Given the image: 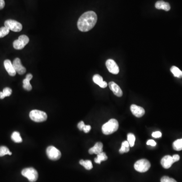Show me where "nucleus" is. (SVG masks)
Returning a JSON list of instances; mask_svg holds the SVG:
<instances>
[{
	"mask_svg": "<svg viewBox=\"0 0 182 182\" xmlns=\"http://www.w3.org/2000/svg\"><path fill=\"white\" fill-rule=\"evenodd\" d=\"M130 111L136 117H141L144 115L145 111L143 108L135 104H132L130 106Z\"/></svg>",
	"mask_w": 182,
	"mask_h": 182,
	"instance_id": "9b49d317",
	"label": "nucleus"
},
{
	"mask_svg": "<svg viewBox=\"0 0 182 182\" xmlns=\"http://www.w3.org/2000/svg\"><path fill=\"white\" fill-rule=\"evenodd\" d=\"M151 164L148 160L142 159L136 161L134 165V168L140 173H145L149 170Z\"/></svg>",
	"mask_w": 182,
	"mask_h": 182,
	"instance_id": "39448f33",
	"label": "nucleus"
},
{
	"mask_svg": "<svg viewBox=\"0 0 182 182\" xmlns=\"http://www.w3.org/2000/svg\"><path fill=\"white\" fill-rule=\"evenodd\" d=\"M13 65L16 72L19 75H23L26 72V68L22 65V61L18 58L15 59L13 62Z\"/></svg>",
	"mask_w": 182,
	"mask_h": 182,
	"instance_id": "9d476101",
	"label": "nucleus"
},
{
	"mask_svg": "<svg viewBox=\"0 0 182 182\" xmlns=\"http://www.w3.org/2000/svg\"><path fill=\"white\" fill-rule=\"evenodd\" d=\"M103 147V145L102 143L97 142L94 147L89 150V152L90 154H95L98 155L99 153L102 152Z\"/></svg>",
	"mask_w": 182,
	"mask_h": 182,
	"instance_id": "2eb2a0df",
	"label": "nucleus"
},
{
	"mask_svg": "<svg viewBox=\"0 0 182 182\" xmlns=\"http://www.w3.org/2000/svg\"><path fill=\"white\" fill-rule=\"evenodd\" d=\"M10 30L6 27H1L0 28V38L5 37L9 33Z\"/></svg>",
	"mask_w": 182,
	"mask_h": 182,
	"instance_id": "cd10ccee",
	"label": "nucleus"
},
{
	"mask_svg": "<svg viewBox=\"0 0 182 182\" xmlns=\"http://www.w3.org/2000/svg\"><path fill=\"white\" fill-rule=\"evenodd\" d=\"M5 1L4 0H0V10L2 9L5 7Z\"/></svg>",
	"mask_w": 182,
	"mask_h": 182,
	"instance_id": "f704fd0d",
	"label": "nucleus"
},
{
	"mask_svg": "<svg viewBox=\"0 0 182 182\" xmlns=\"http://www.w3.org/2000/svg\"><path fill=\"white\" fill-rule=\"evenodd\" d=\"M107 159V156L106 155V153L102 152L97 155V157L95 158V162H96V164H100L102 161L106 160Z\"/></svg>",
	"mask_w": 182,
	"mask_h": 182,
	"instance_id": "6ab92c4d",
	"label": "nucleus"
},
{
	"mask_svg": "<svg viewBox=\"0 0 182 182\" xmlns=\"http://www.w3.org/2000/svg\"><path fill=\"white\" fill-rule=\"evenodd\" d=\"M170 71L175 77L181 78L182 77V71L175 66H173L170 68Z\"/></svg>",
	"mask_w": 182,
	"mask_h": 182,
	"instance_id": "4be33fe9",
	"label": "nucleus"
},
{
	"mask_svg": "<svg viewBox=\"0 0 182 182\" xmlns=\"http://www.w3.org/2000/svg\"><path fill=\"white\" fill-rule=\"evenodd\" d=\"M80 164L84 168H85L87 170H90L93 168V165H92V161L89 160H81L80 161Z\"/></svg>",
	"mask_w": 182,
	"mask_h": 182,
	"instance_id": "412c9836",
	"label": "nucleus"
},
{
	"mask_svg": "<svg viewBox=\"0 0 182 182\" xmlns=\"http://www.w3.org/2000/svg\"><path fill=\"white\" fill-rule=\"evenodd\" d=\"M93 81L102 88H105L107 86V84L106 81H104L103 77L99 75H95L93 77Z\"/></svg>",
	"mask_w": 182,
	"mask_h": 182,
	"instance_id": "dca6fc26",
	"label": "nucleus"
},
{
	"mask_svg": "<svg viewBox=\"0 0 182 182\" xmlns=\"http://www.w3.org/2000/svg\"><path fill=\"white\" fill-rule=\"evenodd\" d=\"M130 144L128 141H124L121 144V148L119 150V152L121 154L124 153H127L130 151Z\"/></svg>",
	"mask_w": 182,
	"mask_h": 182,
	"instance_id": "aec40b11",
	"label": "nucleus"
},
{
	"mask_svg": "<svg viewBox=\"0 0 182 182\" xmlns=\"http://www.w3.org/2000/svg\"><path fill=\"white\" fill-rule=\"evenodd\" d=\"M174 163L173 157L170 155L165 156L161 160V165L165 169L170 168Z\"/></svg>",
	"mask_w": 182,
	"mask_h": 182,
	"instance_id": "f8f14e48",
	"label": "nucleus"
},
{
	"mask_svg": "<svg viewBox=\"0 0 182 182\" xmlns=\"http://www.w3.org/2000/svg\"><path fill=\"white\" fill-rule=\"evenodd\" d=\"M173 157V160H174V162H175L178 161L180 159V156L178 154H175V155H174L172 156Z\"/></svg>",
	"mask_w": 182,
	"mask_h": 182,
	"instance_id": "72a5a7b5",
	"label": "nucleus"
},
{
	"mask_svg": "<svg viewBox=\"0 0 182 182\" xmlns=\"http://www.w3.org/2000/svg\"><path fill=\"white\" fill-rule=\"evenodd\" d=\"M4 64L6 70L10 76H14L16 75V71L14 68L13 63H12L10 60H8V59L5 60Z\"/></svg>",
	"mask_w": 182,
	"mask_h": 182,
	"instance_id": "ddd939ff",
	"label": "nucleus"
},
{
	"mask_svg": "<svg viewBox=\"0 0 182 182\" xmlns=\"http://www.w3.org/2000/svg\"><path fill=\"white\" fill-rule=\"evenodd\" d=\"M31 120L37 122H43L47 119V115L45 112L39 110H33L29 113Z\"/></svg>",
	"mask_w": 182,
	"mask_h": 182,
	"instance_id": "7ed1b4c3",
	"label": "nucleus"
},
{
	"mask_svg": "<svg viewBox=\"0 0 182 182\" xmlns=\"http://www.w3.org/2000/svg\"><path fill=\"white\" fill-rule=\"evenodd\" d=\"M46 153L48 158L52 160H59L61 156V152L53 146H50L47 148Z\"/></svg>",
	"mask_w": 182,
	"mask_h": 182,
	"instance_id": "423d86ee",
	"label": "nucleus"
},
{
	"mask_svg": "<svg viewBox=\"0 0 182 182\" xmlns=\"http://www.w3.org/2000/svg\"><path fill=\"white\" fill-rule=\"evenodd\" d=\"M118 122L116 119H111L102 127V131L106 135H111L117 131L118 129Z\"/></svg>",
	"mask_w": 182,
	"mask_h": 182,
	"instance_id": "f03ea898",
	"label": "nucleus"
},
{
	"mask_svg": "<svg viewBox=\"0 0 182 182\" xmlns=\"http://www.w3.org/2000/svg\"><path fill=\"white\" fill-rule=\"evenodd\" d=\"M85 126V125L84 124V121H80L77 125V128H79L80 130H83Z\"/></svg>",
	"mask_w": 182,
	"mask_h": 182,
	"instance_id": "7c9ffc66",
	"label": "nucleus"
},
{
	"mask_svg": "<svg viewBox=\"0 0 182 182\" xmlns=\"http://www.w3.org/2000/svg\"><path fill=\"white\" fill-rule=\"evenodd\" d=\"M147 144L148 145H150L151 146H155L156 145V143L153 140H149L147 142Z\"/></svg>",
	"mask_w": 182,
	"mask_h": 182,
	"instance_id": "2f4dec72",
	"label": "nucleus"
},
{
	"mask_svg": "<svg viewBox=\"0 0 182 182\" xmlns=\"http://www.w3.org/2000/svg\"><path fill=\"white\" fill-rule=\"evenodd\" d=\"M4 24L5 27L14 32H19L22 29V24L16 20L9 19L5 22Z\"/></svg>",
	"mask_w": 182,
	"mask_h": 182,
	"instance_id": "0eeeda50",
	"label": "nucleus"
},
{
	"mask_svg": "<svg viewBox=\"0 0 182 182\" xmlns=\"http://www.w3.org/2000/svg\"><path fill=\"white\" fill-rule=\"evenodd\" d=\"M155 7L157 9L164 10L165 11H169L170 9V5L164 1H158L155 5Z\"/></svg>",
	"mask_w": 182,
	"mask_h": 182,
	"instance_id": "a211bd4d",
	"label": "nucleus"
},
{
	"mask_svg": "<svg viewBox=\"0 0 182 182\" xmlns=\"http://www.w3.org/2000/svg\"><path fill=\"white\" fill-rule=\"evenodd\" d=\"M6 155H12V152L10 151L9 149L7 147L2 146H0V157L4 156Z\"/></svg>",
	"mask_w": 182,
	"mask_h": 182,
	"instance_id": "a878e982",
	"label": "nucleus"
},
{
	"mask_svg": "<svg viewBox=\"0 0 182 182\" xmlns=\"http://www.w3.org/2000/svg\"><path fill=\"white\" fill-rule=\"evenodd\" d=\"M12 90L10 88L8 87L4 88L3 92H0V99H3L5 97L10 96L12 94Z\"/></svg>",
	"mask_w": 182,
	"mask_h": 182,
	"instance_id": "5701e85b",
	"label": "nucleus"
},
{
	"mask_svg": "<svg viewBox=\"0 0 182 182\" xmlns=\"http://www.w3.org/2000/svg\"><path fill=\"white\" fill-rule=\"evenodd\" d=\"M97 22V16L95 12L90 11L84 13L79 18L77 27L82 32L89 31L94 27Z\"/></svg>",
	"mask_w": 182,
	"mask_h": 182,
	"instance_id": "f257e3e1",
	"label": "nucleus"
},
{
	"mask_svg": "<svg viewBox=\"0 0 182 182\" xmlns=\"http://www.w3.org/2000/svg\"><path fill=\"white\" fill-rule=\"evenodd\" d=\"M29 41V38L26 35H22L18 37L17 40H15L14 41L13 44L14 48L16 50L22 49L28 44Z\"/></svg>",
	"mask_w": 182,
	"mask_h": 182,
	"instance_id": "6e6552de",
	"label": "nucleus"
},
{
	"mask_svg": "<svg viewBox=\"0 0 182 182\" xmlns=\"http://www.w3.org/2000/svg\"><path fill=\"white\" fill-rule=\"evenodd\" d=\"M91 130V126L90 125H85L83 129V131L85 133H88Z\"/></svg>",
	"mask_w": 182,
	"mask_h": 182,
	"instance_id": "473e14b6",
	"label": "nucleus"
},
{
	"mask_svg": "<svg viewBox=\"0 0 182 182\" xmlns=\"http://www.w3.org/2000/svg\"><path fill=\"white\" fill-rule=\"evenodd\" d=\"M109 88L113 92L114 94L117 97H121L122 96V91L119 86L113 82L111 81L109 83Z\"/></svg>",
	"mask_w": 182,
	"mask_h": 182,
	"instance_id": "4468645a",
	"label": "nucleus"
},
{
	"mask_svg": "<svg viewBox=\"0 0 182 182\" xmlns=\"http://www.w3.org/2000/svg\"><path fill=\"white\" fill-rule=\"evenodd\" d=\"M23 176L27 178L29 182H35L38 179V173L37 171L32 168H25L22 171Z\"/></svg>",
	"mask_w": 182,
	"mask_h": 182,
	"instance_id": "20e7f679",
	"label": "nucleus"
},
{
	"mask_svg": "<svg viewBox=\"0 0 182 182\" xmlns=\"http://www.w3.org/2000/svg\"><path fill=\"white\" fill-rule=\"evenodd\" d=\"M173 147L176 151H181L182 150V139H178L175 141L173 144Z\"/></svg>",
	"mask_w": 182,
	"mask_h": 182,
	"instance_id": "393cba45",
	"label": "nucleus"
},
{
	"mask_svg": "<svg viewBox=\"0 0 182 182\" xmlns=\"http://www.w3.org/2000/svg\"><path fill=\"white\" fill-rule=\"evenodd\" d=\"M135 140H136V138H135L134 135L132 133L128 134V142L130 144V146L132 147L134 146Z\"/></svg>",
	"mask_w": 182,
	"mask_h": 182,
	"instance_id": "bb28decb",
	"label": "nucleus"
},
{
	"mask_svg": "<svg viewBox=\"0 0 182 182\" xmlns=\"http://www.w3.org/2000/svg\"><path fill=\"white\" fill-rule=\"evenodd\" d=\"M106 66L107 68L111 73L114 74V75H117L119 73L120 69L118 67V65L116 63V62L112 59H108L106 62Z\"/></svg>",
	"mask_w": 182,
	"mask_h": 182,
	"instance_id": "1a4fd4ad",
	"label": "nucleus"
},
{
	"mask_svg": "<svg viewBox=\"0 0 182 182\" xmlns=\"http://www.w3.org/2000/svg\"><path fill=\"white\" fill-rule=\"evenodd\" d=\"M11 139L15 143H22V137L20 136V133L18 132H14L12 133L11 135Z\"/></svg>",
	"mask_w": 182,
	"mask_h": 182,
	"instance_id": "b1692460",
	"label": "nucleus"
},
{
	"mask_svg": "<svg viewBox=\"0 0 182 182\" xmlns=\"http://www.w3.org/2000/svg\"><path fill=\"white\" fill-rule=\"evenodd\" d=\"M32 79V75L31 73H29L26 76L25 79L23 81V88H24L25 90L31 91L32 89V86L30 83V81Z\"/></svg>",
	"mask_w": 182,
	"mask_h": 182,
	"instance_id": "f3484780",
	"label": "nucleus"
},
{
	"mask_svg": "<svg viewBox=\"0 0 182 182\" xmlns=\"http://www.w3.org/2000/svg\"><path fill=\"white\" fill-rule=\"evenodd\" d=\"M152 136L155 138H159L162 136V134L160 132L157 131V132H153L152 134Z\"/></svg>",
	"mask_w": 182,
	"mask_h": 182,
	"instance_id": "c756f323",
	"label": "nucleus"
},
{
	"mask_svg": "<svg viewBox=\"0 0 182 182\" xmlns=\"http://www.w3.org/2000/svg\"><path fill=\"white\" fill-rule=\"evenodd\" d=\"M161 182H177L175 180L171 178L168 176H164L160 180Z\"/></svg>",
	"mask_w": 182,
	"mask_h": 182,
	"instance_id": "c85d7f7f",
	"label": "nucleus"
}]
</instances>
